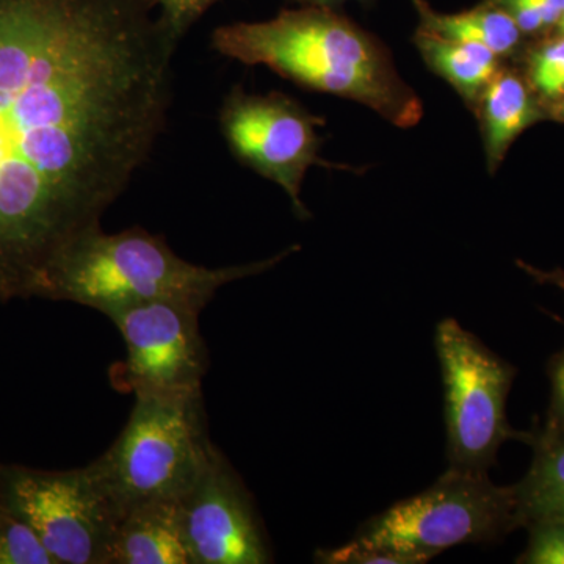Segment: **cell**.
<instances>
[{
	"label": "cell",
	"mask_w": 564,
	"mask_h": 564,
	"mask_svg": "<svg viewBox=\"0 0 564 564\" xmlns=\"http://www.w3.org/2000/svg\"><path fill=\"white\" fill-rule=\"evenodd\" d=\"M144 0H0V300L39 299L169 120L177 43Z\"/></svg>",
	"instance_id": "1"
},
{
	"label": "cell",
	"mask_w": 564,
	"mask_h": 564,
	"mask_svg": "<svg viewBox=\"0 0 564 564\" xmlns=\"http://www.w3.org/2000/svg\"><path fill=\"white\" fill-rule=\"evenodd\" d=\"M212 47L306 90L362 104L397 128L422 120L421 98L400 76L391 51L339 9L302 6L270 21L221 25L212 33Z\"/></svg>",
	"instance_id": "2"
},
{
	"label": "cell",
	"mask_w": 564,
	"mask_h": 564,
	"mask_svg": "<svg viewBox=\"0 0 564 564\" xmlns=\"http://www.w3.org/2000/svg\"><path fill=\"white\" fill-rule=\"evenodd\" d=\"M299 250L293 245L265 261L209 269L185 261L165 237L140 226L117 234L96 228L52 262L39 299L82 304L106 317L154 302L184 303L204 311L223 285L272 270Z\"/></svg>",
	"instance_id": "3"
},
{
	"label": "cell",
	"mask_w": 564,
	"mask_h": 564,
	"mask_svg": "<svg viewBox=\"0 0 564 564\" xmlns=\"http://www.w3.org/2000/svg\"><path fill=\"white\" fill-rule=\"evenodd\" d=\"M519 527L514 486L494 485L485 470L451 466L432 488L367 521L350 544L366 564H423L455 545L489 543Z\"/></svg>",
	"instance_id": "4"
},
{
	"label": "cell",
	"mask_w": 564,
	"mask_h": 564,
	"mask_svg": "<svg viewBox=\"0 0 564 564\" xmlns=\"http://www.w3.org/2000/svg\"><path fill=\"white\" fill-rule=\"evenodd\" d=\"M214 448L203 393L135 395L120 436L88 469L122 518L151 500H181Z\"/></svg>",
	"instance_id": "5"
},
{
	"label": "cell",
	"mask_w": 564,
	"mask_h": 564,
	"mask_svg": "<svg viewBox=\"0 0 564 564\" xmlns=\"http://www.w3.org/2000/svg\"><path fill=\"white\" fill-rule=\"evenodd\" d=\"M436 348L444 377L451 466L488 473L500 445L519 440L507 421L516 369L455 318L437 325Z\"/></svg>",
	"instance_id": "6"
},
{
	"label": "cell",
	"mask_w": 564,
	"mask_h": 564,
	"mask_svg": "<svg viewBox=\"0 0 564 564\" xmlns=\"http://www.w3.org/2000/svg\"><path fill=\"white\" fill-rule=\"evenodd\" d=\"M2 502L40 534L58 564H106L121 516L90 469L0 464Z\"/></svg>",
	"instance_id": "7"
},
{
	"label": "cell",
	"mask_w": 564,
	"mask_h": 564,
	"mask_svg": "<svg viewBox=\"0 0 564 564\" xmlns=\"http://www.w3.org/2000/svg\"><path fill=\"white\" fill-rule=\"evenodd\" d=\"M325 124V118L280 91L254 95L234 87L220 109L221 132L234 158L284 188L302 220L311 217L302 199L311 166L355 170L321 158L323 140L317 129Z\"/></svg>",
	"instance_id": "8"
},
{
	"label": "cell",
	"mask_w": 564,
	"mask_h": 564,
	"mask_svg": "<svg viewBox=\"0 0 564 564\" xmlns=\"http://www.w3.org/2000/svg\"><path fill=\"white\" fill-rule=\"evenodd\" d=\"M202 313L184 303L154 302L107 315L126 344V359L111 372V383L135 395L203 393L209 352Z\"/></svg>",
	"instance_id": "9"
},
{
	"label": "cell",
	"mask_w": 564,
	"mask_h": 564,
	"mask_svg": "<svg viewBox=\"0 0 564 564\" xmlns=\"http://www.w3.org/2000/svg\"><path fill=\"white\" fill-rule=\"evenodd\" d=\"M180 503L192 564L273 562L251 494L217 445Z\"/></svg>",
	"instance_id": "10"
},
{
	"label": "cell",
	"mask_w": 564,
	"mask_h": 564,
	"mask_svg": "<svg viewBox=\"0 0 564 564\" xmlns=\"http://www.w3.org/2000/svg\"><path fill=\"white\" fill-rule=\"evenodd\" d=\"M106 564H192L180 500H151L122 516Z\"/></svg>",
	"instance_id": "11"
},
{
	"label": "cell",
	"mask_w": 564,
	"mask_h": 564,
	"mask_svg": "<svg viewBox=\"0 0 564 564\" xmlns=\"http://www.w3.org/2000/svg\"><path fill=\"white\" fill-rule=\"evenodd\" d=\"M480 122L489 173H496L511 144L525 129L544 118L529 80L500 68L474 106Z\"/></svg>",
	"instance_id": "12"
},
{
	"label": "cell",
	"mask_w": 564,
	"mask_h": 564,
	"mask_svg": "<svg viewBox=\"0 0 564 564\" xmlns=\"http://www.w3.org/2000/svg\"><path fill=\"white\" fill-rule=\"evenodd\" d=\"M532 445L533 463L514 486L521 527L547 516H564V423L547 417L543 426L519 433Z\"/></svg>",
	"instance_id": "13"
},
{
	"label": "cell",
	"mask_w": 564,
	"mask_h": 564,
	"mask_svg": "<svg viewBox=\"0 0 564 564\" xmlns=\"http://www.w3.org/2000/svg\"><path fill=\"white\" fill-rule=\"evenodd\" d=\"M419 29L463 43L480 44L497 57L513 54L521 44L522 32L511 14L492 0L459 13H440L426 0H413Z\"/></svg>",
	"instance_id": "14"
},
{
	"label": "cell",
	"mask_w": 564,
	"mask_h": 564,
	"mask_svg": "<svg viewBox=\"0 0 564 564\" xmlns=\"http://www.w3.org/2000/svg\"><path fill=\"white\" fill-rule=\"evenodd\" d=\"M414 44L426 66L474 107L500 69L499 57L480 44L463 43L417 29Z\"/></svg>",
	"instance_id": "15"
},
{
	"label": "cell",
	"mask_w": 564,
	"mask_h": 564,
	"mask_svg": "<svg viewBox=\"0 0 564 564\" xmlns=\"http://www.w3.org/2000/svg\"><path fill=\"white\" fill-rule=\"evenodd\" d=\"M0 564H58L33 527L6 505L0 511Z\"/></svg>",
	"instance_id": "16"
},
{
	"label": "cell",
	"mask_w": 564,
	"mask_h": 564,
	"mask_svg": "<svg viewBox=\"0 0 564 564\" xmlns=\"http://www.w3.org/2000/svg\"><path fill=\"white\" fill-rule=\"evenodd\" d=\"M529 84L552 102L564 93V35L534 47L529 55Z\"/></svg>",
	"instance_id": "17"
},
{
	"label": "cell",
	"mask_w": 564,
	"mask_h": 564,
	"mask_svg": "<svg viewBox=\"0 0 564 564\" xmlns=\"http://www.w3.org/2000/svg\"><path fill=\"white\" fill-rule=\"evenodd\" d=\"M529 543L516 563L564 564V516H547L527 525Z\"/></svg>",
	"instance_id": "18"
},
{
	"label": "cell",
	"mask_w": 564,
	"mask_h": 564,
	"mask_svg": "<svg viewBox=\"0 0 564 564\" xmlns=\"http://www.w3.org/2000/svg\"><path fill=\"white\" fill-rule=\"evenodd\" d=\"M159 10L158 20L174 40L181 41L206 11L221 0H144Z\"/></svg>",
	"instance_id": "19"
},
{
	"label": "cell",
	"mask_w": 564,
	"mask_h": 564,
	"mask_svg": "<svg viewBox=\"0 0 564 564\" xmlns=\"http://www.w3.org/2000/svg\"><path fill=\"white\" fill-rule=\"evenodd\" d=\"M511 14L522 33H538L556 25L547 0H492Z\"/></svg>",
	"instance_id": "20"
},
{
	"label": "cell",
	"mask_w": 564,
	"mask_h": 564,
	"mask_svg": "<svg viewBox=\"0 0 564 564\" xmlns=\"http://www.w3.org/2000/svg\"><path fill=\"white\" fill-rule=\"evenodd\" d=\"M549 373L552 381V403L547 417L564 423V350L554 356Z\"/></svg>",
	"instance_id": "21"
},
{
	"label": "cell",
	"mask_w": 564,
	"mask_h": 564,
	"mask_svg": "<svg viewBox=\"0 0 564 564\" xmlns=\"http://www.w3.org/2000/svg\"><path fill=\"white\" fill-rule=\"evenodd\" d=\"M519 269L524 270L529 276H532L538 284H549L558 288L564 292V270H540L522 261H518Z\"/></svg>",
	"instance_id": "22"
},
{
	"label": "cell",
	"mask_w": 564,
	"mask_h": 564,
	"mask_svg": "<svg viewBox=\"0 0 564 564\" xmlns=\"http://www.w3.org/2000/svg\"><path fill=\"white\" fill-rule=\"evenodd\" d=\"M293 2L302 3V6L329 7V9H339L348 0H293ZM356 2L369 3L373 0H356Z\"/></svg>",
	"instance_id": "23"
},
{
	"label": "cell",
	"mask_w": 564,
	"mask_h": 564,
	"mask_svg": "<svg viewBox=\"0 0 564 564\" xmlns=\"http://www.w3.org/2000/svg\"><path fill=\"white\" fill-rule=\"evenodd\" d=\"M549 113L564 121V93L560 98H556L555 101H552L551 111H549Z\"/></svg>",
	"instance_id": "24"
},
{
	"label": "cell",
	"mask_w": 564,
	"mask_h": 564,
	"mask_svg": "<svg viewBox=\"0 0 564 564\" xmlns=\"http://www.w3.org/2000/svg\"><path fill=\"white\" fill-rule=\"evenodd\" d=\"M558 29H560V33H562V35H564V11H563V14H562V18H560V21H558Z\"/></svg>",
	"instance_id": "25"
},
{
	"label": "cell",
	"mask_w": 564,
	"mask_h": 564,
	"mask_svg": "<svg viewBox=\"0 0 564 564\" xmlns=\"http://www.w3.org/2000/svg\"><path fill=\"white\" fill-rule=\"evenodd\" d=\"M3 502H2V491H0V511H2Z\"/></svg>",
	"instance_id": "26"
}]
</instances>
